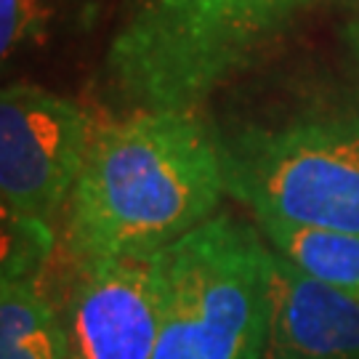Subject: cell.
<instances>
[{"label": "cell", "mask_w": 359, "mask_h": 359, "mask_svg": "<svg viewBox=\"0 0 359 359\" xmlns=\"http://www.w3.org/2000/svg\"><path fill=\"white\" fill-rule=\"evenodd\" d=\"M261 359H359V301L322 285L271 250Z\"/></svg>", "instance_id": "obj_7"}, {"label": "cell", "mask_w": 359, "mask_h": 359, "mask_svg": "<svg viewBox=\"0 0 359 359\" xmlns=\"http://www.w3.org/2000/svg\"><path fill=\"white\" fill-rule=\"evenodd\" d=\"M72 266L59 309L65 359H152L165 293L160 253Z\"/></svg>", "instance_id": "obj_6"}, {"label": "cell", "mask_w": 359, "mask_h": 359, "mask_svg": "<svg viewBox=\"0 0 359 359\" xmlns=\"http://www.w3.org/2000/svg\"><path fill=\"white\" fill-rule=\"evenodd\" d=\"M221 139L197 112L133 109L96 126L62 221L72 264L149 258L221 213Z\"/></svg>", "instance_id": "obj_1"}, {"label": "cell", "mask_w": 359, "mask_h": 359, "mask_svg": "<svg viewBox=\"0 0 359 359\" xmlns=\"http://www.w3.org/2000/svg\"><path fill=\"white\" fill-rule=\"evenodd\" d=\"M218 139L226 197L256 221L359 234L357 112H314Z\"/></svg>", "instance_id": "obj_4"}, {"label": "cell", "mask_w": 359, "mask_h": 359, "mask_svg": "<svg viewBox=\"0 0 359 359\" xmlns=\"http://www.w3.org/2000/svg\"><path fill=\"white\" fill-rule=\"evenodd\" d=\"M53 0H0V56L3 62L43 43L51 25Z\"/></svg>", "instance_id": "obj_11"}, {"label": "cell", "mask_w": 359, "mask_h": 359, "mask_svg": "<svg viewBox=\"0 0 359 359\" xmlns=\"http://www.w3.org/2000/svg\"><path fill=\"white\" fill-rule=\"evenodd\" d=\"M53 250V226L3 216V280H32Z\"/></svg>", "instance_id": "obj_10"}, {"label": "cell", "mask_w": 359, "mask_h": 359, "mask_svg": "<svg viewBox=\"0 0 359 359\" xmlns=\"http://www.w3.org/2000/svg\"><path fill=\"white\" fill-rule=\"evenodd\" d=\"M314 0H128L107 72L133 109L194 112Z\"/></svg>", "instance_id": "obj_2"}, {"label": "cell", "mask_w": 359, "mask_h": 359, "mask_svg": "<svg viewBox=\"0 0 359 359\" xmlns=\"http://www.w3.org/2000/svg\"><path fill=\"white\" fill-rule=\"evenodd\" d=\"M351 3V19L346 25V38H348V48H351V56L359 65V0H348Z\"/></svg>", "instance_id": "obj_12"}, {"label": "cell", "mask_w": 359, "mask_h": 359, "mask_svg": "<svg viewBox=\"0 0 359 359\" xmlns=\"http://www.w3.org/2000/svg\"><path fill=\"white\" fill-rule=\"evenodd\" d=\"M96 123L62 93L11 83L0 93L3 216L53 226L86 165Z\"/></svg>", "instance_id": "obj_5"}, {"label": "cell", "mask_w": 359, "mask_h": 359, "mask_svg": "<svg viewBox=\"0 0 359 359\" xmlns=\"http://www.w3.org/2000/svg\"><path fill=\"white\" fill-rule=\"evenodd\" d=\"M62 311L32 280L0 283V359H65Z\"/></svg>", "instance_id": "obj_9"}, {"label": "cell", "mask_w": 359, "mask_h": 359, "mask_svg": "<svg viewBox=\"0 0 359 359\" xmlns=\"http://www.w3.org/2000/svg\"><path fill=\"white\" fill-rule=\"evenodd\" d=\"M256 224L266 245L287 258L295 269L359 301V234L293 226L280 221Z\"/></svg>", "instance_id": "obj_8"}, {"label": "cell", "mask_w": 359, "mask_h": 359, "mask_svg": "<svg viewBox=\"0 0 359 359\" xmlns=\"http://www.w3.org/2000/svg\"><path fill=\"white\" fill-rule=\"evenodd\" d=\"M163 317L152 359H261L271 250L253 224L218 213L160 253Z\"/></svg>", "instance_id": "obj_3"}]
</instances>
